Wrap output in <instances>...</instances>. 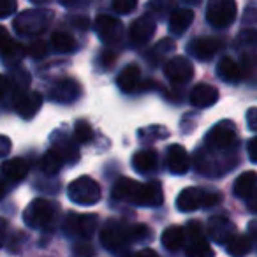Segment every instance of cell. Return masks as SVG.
I'll return each mask as SVG.
<instances>
[{
    "label": "cell",
    "mask_w": 257,
    "mask_h": 257,
    "mask_svg": "<svg viewBox=\"0 0 257 257\" xmlns=\"http://www.w3.org/2000/svg\"><path fill=\"white\" fill-rule=\"evenodd\" d=\"M111 196L116 201H131L138 206L157 208L164 201V190L161 182L140 183L131 178H120L113 185Z\"/></svg>",
    "instance_id": "1"
},
{
    "label": "cell",
    "mask_w": 257,
    "mask_h": 257,
    "mask_svg": "<svg viewBox=\"0 0 257 257\" xmlns=\"http://www.w3.org/2000/svg\"><path fill=\"white\" fill-rule=\"evenodd\" d=\"M194 22V13L190 9H175L169 15V32L173 36H182Z\"/></svg>",
    "instance_id": "27"
},
{
    "label": "cell",
    "mask_w": 257,
    "mask_h": 257,
    "mask_svg": "<svg viewBox=\"0 0 257 257\" xmlns=\"http://www.w3.org/2000/svg\"><path fill=\"white\" fill-rule=\"evenodd\" d=\"M234 50L245 67H257V30H241L234 39Z\"/></svg>",
    "instance_id": "10"
},
{
    "label": "cell",
    "mask_w": 257,
    "mask_h": 257,
    "mask_svg": "<svg viewBox=\"0 0 257 257\" xmlns=\"http://www.w3.org/2000/svg\"><path fill=\"white\" fill-rule=\"evenodd\" d=\"M208 234L217 245H227L232 236L236 234V227L229 218L215 215L208 220Z\"/></svg>",
    "instance_id": "14"
},
{
    "label": "cell",
    "mask_w": 257,
    "mask_h": 257,
    "mask_svg": "<svg viewBox=\"0 0 257 257\" xmlns=\"http://www.w3.org/2000/svg\"><path fill=\"white\" fill-rule=\"evenodd\" d=\"M246 152H248V157L253 164H257V136L252 138L248 141V147H246Z\"/></svg>",
    "instance_id": "45"
},
{
    "label": "cell",
    "mask_w": 257,
    "mask_h": 257,
    "mask_svg": "<svg viewBox=\"0 0 257 257\" xmlns=\"http://www.w3.org/2000/svg\"><path fill=\"white\" fill-rule=\"evenodd\" d=\"M175 0H150L148 2V11L155 16H166L175 11Z\"/></svg>",
    "instance_id": "35"
},
{
    "label": "cell",
    "mask_w": 257,
    "mask_h": 257,
    "mask_svg": "<svg viewBox=\"0 0 257 257\" xmlns=\"http://www.w3.org/2000/svg\"><path fill=\"white\" fill-rule=\"evenodd\" d=\"M236 0H208L206 20L215 29H227L236 20Z\"/></svg>",
    "instance_id": "9"
},
{
    "label": "cell",
    "mask_w": 257,
    "mask_h": 257,
    "mask_svg": "<svg viewBox=\"0 0 257 257\" xmlns=\"http://www.w3.org/2000/svg\"><path fill=\"white\" fill-rule=\"evenodd\" d=\"M95 34L104 44H114L121 39V22L118 18L107 15H100L95 20Z\"/></svg>",
    "instance_id": "13"
},
{
    "label": "cell",
    "mask_w": 257,
    "mask_h": 257,
    "mask_svg": "<svg viewBox=\"0 0 257 257\" xmlns=\"http://www.w3.org/2000/svg\"><path fill=\"white\" fill-rule=\"evenodd\" d=\"M8 81H9V90L15 92V99H16L18 95H22L23 92L29 90L30 76H29V72L23 71V69L15 67V69H11V74H9Z\"/></svg>",
    "instance_id": "30"
},
{
    "label": "cell",
    "mask_w": 257,
    "mask_h": 257,
    "mask_svg": "<svg viewBox=\"0 0 257 257\" xmlns=\"http://www.w3.org/2000/svg\"><path fill=\"white\" fill-rule=\"evenodd\" d=\"M246 125L250 131H257V107H250L246 111Z\"/></svg>",
    "instance_id": "43"
},
{
    "label": "cell",
    "mask_w": 257,
    "mask_h": 257,
    "mask_svg": "<svg viewBox=\"0 0 257 257\" xmlns=\"http://www.w3.org/2000/svg\"><path fill=\"white\" fill-rule=\"evenodd\" d=\"M93 140V128L86 120H78L74 123V141L79 145H86Z\"/></svg>",
    "instance_id": "34"
},
{
    "label": "cell",
    "mask_w": 257,
    "mask_h": 257,
    "mask_svg": "<svg viewBox=\"0 0 257 257\" xmlns=\"http://www.w3.org/2000/svg\"><path fill=\"white\" fill-rule=\"evenodd\" d=\"M51 46L57 53H72L76 50V39L67 32H55L51 36Z\"/></svg>",
    "instance_id": "33"
},
{
    "label": "cell",
    "mask_w": 257,
    "mask_h": 257,
    "mask_svg": "<svg viewBox=\"0 0 257 257\" xmlns=\"http://www.w3.org/2000/svg\"><path fill=\"white\" fill-rule=\"evenodd\" d=\"M187 236H189L187 257H213V248L206 241V236L203 232V224L199 220L189 222Z\"/></svg>",
    "instance_id": "11"
},
{
    "label": "cell",
    "mask_w": 257,
    "mask_h": 257,
    "mask_svg": "<svg viewBox=\"0 0 257 257\" xmlns=\"http://www.w3.org/2000/svg\"><path fill=\"white\" fill-rule=\"evenodd\" d=\"M155 30H157V23L152 18V15L140 16L131 27V39L134 44H145L154 37Z\"/></svg>",
    "instance_id": "19"
},
{
    "label": "cell",
    "mask_w": 257,
    "mask_h": 257,
    "mask_svg": "<svg viewBox=\"0 0 257 257\" xmlns=\"http://www.w3.org/2000/svg\"><path fill=\"white\" fill-rule=\"evenodd\" d=\"M182 2H185V4H189V6H197V4H201L203 0H182Z\"/></svg>",
    "instance_id": "56"
},
{
    "label": "cell",
    "mask_w": 257,
    "mask_h": 257,
    "mask_svg": "<svg viewBox=\"0 0 257 257\" xmlns=\"http://www.w3.org/2000/svg\"><path fill=\"white\" fill-rule=\"evenodd\" d=\"M51 143H53V147H51V148L60 154V157L64 159L65 164L72 166V164H76V162L79 161L78 147H76L74 140H71V138H69L65 133L57 131V133L51 136Z\"/></svg>",
    "instance_id": "18"
},
{
    "label": "cell",
    "mask_w": 257,
    "mask_h": 257,
    "mask_svg": "<svg viewBox=\"0 0 257 257\" xmlns=\"http://www.w3.org/2000/svg\"><path fill=\"white\" fill-rule=\"evenodd\" d=\"M8 227H9V222L6 218H0V246L4 245L6 241V236H8Z\"/></svg>",
    "instance_id": "47"
},
{
    "label": "cell",
    "mask_w": 257,
    "mask_h": 257,
    "mask_svg": "<svg viewBox=\"0 0 257 257\" xmlns=\"http://www.w3.org/2000/svg\"><path fill=\"white\" fill-rule=\"evenodd\" d=\"M246 206H248L250 211H253V213H257V196L252 197V199L246 201Z\"/></svg>",
    "instance_id": "53"
},
{
    "label": "cell",
    "mask_w": 257,
    "mask_h": 257,
    "mask_svg": "<svg viewBox=\"0 0 257 257\" xmlns=\"http://www.w3.org/2000/svg\"><path fill=\"white\" fill-rule=\"evenodd\" d=\"M225 250L232 257H245L252 250V239L245 234H234L231 241L225 245Z\"/></svg>",
    "instance_id": "32"
},
{
    "label": "cell",
    "mask_w": 257,
    "mask_h": 257,
    "mask_svg": "<svg viewBox=\"0 0 257 257\" xmlns=\"http://www.w3.org/2000/svg\"><path fill=\"white\" fill-rule=\"evenodd\" d=\"M248 231H250V234L253 236V238L257 239V220H252L248 224Z\"/></svg>",
    "instance_id": "54"
},
{
    "label": "cell",
    "mask_w": 257,
    "mask_h": 257,
    "mask_svg": "<svg viewBox=\"0 0 257 257\" xmlns=\"http://www.w3.org/2000/svg\"><path fill=\"white\" fill-rule=\"evenodd\" d=\"M189 99L192 102V106L199 107V109L211 107L218 99V90L215 86L208 85V83H199V85H196L190 90Z\"/></svg>",
    "instance_id": "20"
},
{
    "label": "cell",
    "mask_w": 257,
    "mask_h": 257,
    "mask_svg": "<svg viewBox=\"0 0 257 257\" xmlns=\"http://www.w3.org/2000/svg\"><path fill=\"white\" fill-rule=\"evenodd\" d=\"M8 92H9V81H8L6 76L0 74V100L8 95Z\"/></svg>",
    "instance_id": "48"
},
{
    "label": "cell",
    "mask_w": 257,
    "mask_h": 257,
    "mask_svg": "<svg viewBox=\"0 0 257 257\" xmlns=\"http://www.w3.org/2000/svg\"><path fill=\"white\" fill-rule=\"evenodd\" d=\"M159 164V154L152 148L148 150H140L134 154L133 157V168L136 169L140 175H147L152 173Z\"/></svg>",
    "instance_id": "25"
},
{
    "label": "cell",
    "mask_w": 257,
    "mask_h": 257,
    "mask_svg": "<svg viewBox=\"0 0 257 257\" xmlns=\"http://www.w3.org/2000/svg\"><path fill=\"white\" fill-rule=\"evenodd\" d=\"M51 20H53V11L50 9H29L16 16L13 27L18 36L36 37L51 25Z\"/></svg>",
    "instance_id": "2"
},
{
    "label": "cell",
    "mask_w": 257,
    "mask_h": 257,
    "mask_svg": "<svg viewBox=\"0 0 257 257\" xmlns=\"http://www.w3.org/2000/svg\"><path fill=\"white\" fill-rule=\"evenodd\" d=\"M72 253H74V257H93L95 252H93L92 245L86 239H79L72 246Z\"/></svg>",
    "instance_id": "38"
},
{
    "label": "cell",
    "mask_w": 257,
    "mask_h": 257,
    "mask_svg": "<svg viewBox=\"0 0 257 257\" xmlns=\"http://www.w3.org/2000/svg\"><path fill=\"white\" fill-rule=\"evenodd\" d=\"M140 138L147 141H152V140H157V138H168V131L164 127H148V128H143L140 131Z\"/></svg>",
    "instance_id": "39"
},
{
    "label": "cell",
    "mask_w": 257,
    "mask_h": 257,
    "mask_svg": "<svg viewBox=\"0 0 257 257\" xmlns=\"http://www.w3.org/2000/svg\"><path fill=\"white\" fill-rule=\"evenodd\" d=\"M164 74L173 85H185L192 79L194 65L185 57H173L164 65Z\"/></svg>",
    "instance_id": "12"
},
{
    "label": "cell",
    "mask_w": 257,
    "mask_h": 257,
    "mask_svg": "<svg viewBox=\"0 0 257 257\" xmlns=\"http://www.w3.org/2000/svg\"><path fill=\"white\" fill-rule=\"evenodd\" d=\"M27 50L22 46L20 43H16V41H11V43L8 44V48H6L2 53H0V57H2V64L6 65V67H18L20 62L23 60V57H25Z\"/></svg>",
    "instance_id": "29"
},
{
    "label": "cell",
    "mask_w": 257,
    "mask_h": 257,
    "mask_svg": "<svg viewBox=\"0 0 257 257\" xmlns=\"http://www.w3.org/2000/svg\"><path fill=\"white\" fill-rule=\"evenodd\" d=\"M29 162L25 161V159H9V161H6L4 164H2V173H4V176L9 180V182L13 183H18L22 182V180L27 178V175H29Z\"/></svg>",
    "instance_id": "26"
},
{
    "label": "cell",
    "mask_w": 257,
    "mask_h": 257,
    "mask_svg": "<svg viewBox=\"0 0 257 257\" xmlns=\"http://www.w3.org/2000/svg\"><path fill=\"white\" fill-rule=\"evenodd\" d=\"M152 238V231L143 224H138V225H131V241L138 243V241H143V239H150Z\"/></svg>",
    "instance_id": "37"
},
{
    "label": "cell",
    "mask_w": 257,
    "mask_h": 257,
    "mask_svg": "<svg viewBox=\"0 0 257 257\" xmlns=\"http://www.w3.org/2000/svg\"><path fill=\"white\" fill-rule=\"evenodd\" d=\"M217 74L225 83H239L243 78L241 65L236 60H232L231 57L220 58V62L217 64Z\"/></svg>",
    "instance_id": "24"
},
{
    "label": "cell",
    "mask_w": 257,
    "mask_h": 257,
    "mask_svg": "<svg viewBox=\"0 0 257 257\" xmlns=\"http://www.w3.org/2000/svg\"><path fill=\"white\" fill-rule=\"evenodd\" d=\"M100 243L109 252H120L131 243V225H125L120 220H107L100 231Z\"/></svg>",
    "instance_id": "8"
},
{
    "label": "cell",
    "mask_w": 257,
    "mask_h": 257,
    "mask_svg": "<svg viewBox=\"0 0 257 257\" xmlns=\"http://www.w3.org/2000/svg\"><path fill=\"white\" fill-rule=\"evenodd\" d=\"M11 36H9V32L4 29V27H0V53L8 48V44L11 43Z\"/></svg>",
    "instance_id": "46"
},
{
    "label": "cell",
    "mask_w": 257,
    "mask_h": 257,
    "mask_svg": "<svg viewBox=\"0 0 257 257\" xmlns=\"http://www.w3.org/2000/svg\"><path fill=\"white\" fill-rule=\"evenodd\" d=\"M9 152H11V140L4 134H0V159L8 157Z\"/></svg>",
    "instance_id": "42"
},
{
    "label": "cell",
    "mask_w": 257,
    "mask_h": 257,
    "mask_svg": "<svg viewBox=\"0 0 257 257\" xmlns=\"http://www.w3.org/2000/svg\"><path fill=\"white\" fill-rule=\"evenodd\" d=\"M81 97V86L78 81L71 78L60 79L55 83V86L50 90V99L58 104H71Z\"/></svg>",
    "instance_id": "15"
},
{
    "label": "cell",
    "mask_w": 257,
    "mask_h": 257,
    "mask_svg": "<svg viewBox=\"0 0 257 257\" xmlns=\"http://www.w3.org/2000/svg\"><path fill=\"white\" fill-rule=\"evenodd\" d=\"M128 257H159V253L155 252L154 248H143V250H140V252H134L133 255H128Z\"/></svg>",
    "instance_id": "49"
},
{
    "label": "cell",
    "mask_w": 257,
    "mask_h": 257,
    "mask_svg": "<svg viewBox=\"0 0 257 257\" xmlns=\"http://www.w3.org/2000/svg\"><path fill=\"white\" fill-rule=\"evenodd\" d=\"M16 0H0V18H9L16 13Z\"/></svg>",
    "instance_id": "41"
},
{
    "label": "cell",
    "mask_w": 257,
    "mask_h": 257,
    "mask_svg": "<svg viewBox=\"0 0 257 257\" xmlns=\"http://www.w3.org/2000/svg\"><path fill=\"white\" fill-rule=\"evenodd\" d=\"M30 2H34V4H46L50 0H30Z\"/></svg>",
    "instance_id": "57"
},
{
    "label": "cell",
    "mask_w": 257,
    "mask_h": 257,
    "mask_svg": "<svg viewBox=\"0 0 257 257\" xmlns=\"http://www.w3.org/2000/svg\"><path fill=\"white\" fill-rule=\"evenodd\" d=\"M67 196L79 206H92L100 201V187L90 176H79L69 185Z\"/></svg>",
    "instance_id": "5"
},
{
    "label": "cell",
    "mask_w": 257,
    "mask_h": 257,
    "mask_svg": "<svg viewBox=\"0 0 257 257\" xmlns=\"http://www.w3.org/2000/svg\"><path fill=\"white\" fill-rule=\"evenodd\" d=\"M97 227H99V217L93 213H86V215L69 213L64 222L65 234L78 239H90L95 234Z\"/></svg>",
    "instance_id": "7"
},
{
    "label": "cell",
    "mask_w": 257,
    "mask_h": 257,
    "mask_svg": "<svg viewBox=\"0 0 257 257\" xmlns=\"http://www.w3.org/2000/svg\"><path fill=\"white\" fill-rule=\"evenodd\" d=\"M222 48V41L215 37H197L187 46V51L192 58H197L201 62H206L217 55V51Z\"/></svg>",
    "instance_id": "16"
},
{
    "label": "cell",
    "mask_w": 257,
    "mask_h": 257,
    "mask_svg": "<svg viewBox=\"0 0 257 257\" xmlns=\"http://www.w3.org/2000/svg\"><path fill=\"white\" fill-rule=\"evenodd\" d=\"M138 6V0H113V9L118 15H128Z\"/></svg>",
    "instance_id": "40"
},
{
    "label": "cell",
    "mask_w": 257,
    "mask_h": 257,
    "mask_svg": "<svg viewBox=\"0 0 257 257\" xmlns=\"http://www.w3.org/2000/svg\"><path fill=\"white\" fill-rule=\"evenodd\" d=\"M185 243V231L180 225H171L162 232V245L169 252H176Z\"/></svg>",
    "instance_id": "28"
},
{
    "label": "cell",
    "mask_w": 257,
    "mask_h": 257,
    "mask_svg": "<svg viewBox=\"0 0 257 257\" xmlns=\"http://www.w3.org/2000/svg\"><path fill=\"white\" fill-rule=\"evenodd\" d=\"M64 159L60 157V154H58L57 150H53V148H50V150L46 152V154L41 157V171L44 173V175L48 176H53L57 175L58 171L62 169V166H64Z\"/></svg>",
    "instance_id": "31"
},
{
    "label": "cell",
    "mask_w": 257,
    "mask_h": 257,
    "mask_svg": "<svg viewBox=\"0 0 257 257\" xmlns=\"http://www.w3.org/2000/svg\"><path fill=\"white\" fill-rule=\"evenodd\" d=\"M168 168L173 175H185L190 168V157L182 145H171L168 148Z\"/></svg>",
    "instance_id": "21"
},
{
    "label": "cell",
    "mask_w": 257,
    "mask_h": 257,
    "mask_svg": "<svg viewBox=\"0 0 257 257\" xmlns=\"http://www.w3.org/2000/svg\"><path fill=\"white\" fill-rule=\"evenodd\" d=\"M222 196L218 192H208L199 187H189L183 189L176 197V208L183 213L196 211L199 208H211L217 203H220Z\"/></svg>",
    "instance_id": "4"
},
{
    "label": "cell",
    "mask_w": 257,
    "mask_h": 257,
    "mask_svg": "<svg viewBox=\"0 0 257 257\" xmlns=\"http://www.w3.org/2000/svg\"><path fill=\"white\" fill-rule=\"evenodd\" d=\"M48 51H50V46H48V43H44V41H34V43L27 48V53L32 58H36V60L44 58L48 55Z\"/></svg>",
    "instance_id": "36"
},
{
    "label": "cell",
    "mask_w": 257,
    "mask_h": 257,
    "mask_svg": "<svg viewBox=\"0 0 257 257\" xmlns=\"http://www.w3.org/2000/svg\"><path fill=\"white\" fill-rule=\"evenodd\" d=\"M4 196H6V183H4V180L0 178V201L4 199Z\"/></svg>",
    "instance_id": "55"
},
{
    "label": "cell",
    "mask_w": 257,
    "mask_h": 257,
    "mask_svg": "<svg viewBox=\"0 0 257 257\" xmlns=\"http://www.w3.org/2000/svg\"><path fill=\"white\" fill-rule=\"evenodd\" d=\"M23 220L32 229H53L57 222V206L48 199H34L27 206Z\"/></svg>",
    "instance_id": "3"
},
{
    "label": "cell",
    "mask_w": 257,
    "mask_h": 257,
    "mask_svg": "<svg viewBox=\"0 0 257 257\" xmlns=\"http://www.w3.org/2000/svg\"><path fill=\"white\" fill-rule=\"evenodd\" d=\"M114 64V53L113 51H106L102 53V65L104 67H111Z\"/></svg>",
    "instance_id": "51"
},
{
    "label": "cell",
    "mask_w": 257,
    "mask_h": 257,
    "mask_svg": "<svg viewBox=\"0 0 257 257\" xmlns=\"http://www.w3.org/2000/svg\"><path fill=\"white\" fill-rule=\"evenodd\" d=\"M43 107V95L39 92H23L15 99V109L23 120H32Z\"/></svg>",
    "instance_id": "17"
},
{
    "label": "cell",
    "mask_w": 257,
    "mask_h": 257,
    "mask_svg": "<svg viewBox=\"0 0 257 257\" xmlns=\"http://www.w3.org/2000/svg\"><path fill=\"white\" fill-rule=\"evenodd\" d=\"M83 2L85 0H60V4L67 9H76V8H81Z\"/></svg>",
    "instance_id": "50"
},
{
    "label": "cell",
    "mask_w": 257,
    "mask_h": 257,
    "mask_svg": "<svg viewBox=\"0 0 257 257\" xmlns=\"http://www.w3.org/2000/svg\"><path fill=\"white\" fill-rule=\"evenodd\" d=\"M236 140H238V134H236L234 121L222 120L208 131L206 138H204V143H206V147L210 148V150L224 152L234 147Z\"/></svg>",
    "instance_id": "6"
},
{
    "label": "cell",
    "mask_w": 257,
    "mask_h": 257,
    "mask_svg": "<svg viewBox=\"0 0 257 257\" xmlns=\"http://www.w3.org/2000/svg\"><path fill=\"white\" fill-rule=\"evenodd\" d=\"M71 23L74 27H79L81 30H86V27H88V22H86L85 18H72L71 20Z\"/></svg>",
    "instance_id": "52"
},
{
    "label": "cell",
    "mask_w": 257,
    "mask_h": 257,
    "mask_svg": "<svg viewBox=\"0 0 257 257\" xmlns=\"http://www.w3.org/2000/svg\"><path fill=\"white\" fill-rule=\"evenodd\" d=\"M116 83L123 93H133L141 83V69L134 64L123 67L120 71V74H118Z\"/></svg>",
    "instance_id": "23"
},
{
    "label": "cell",
    "mask_w": 257,
    "mask_h": 257,
    "mask_svg": "<svg viewBox=\"0 0 257 257\" xmlns=\"http://www.w3.org/2000/svg\"><path fill=\"white\" fill-rule=\"evenodd\" d=\"M173 50H175V43H173L171 39H162L161 43L155 46V51H159L161 55L169 53V51H173Z\"/></svg>",
    "instance_id": "44"
},
{
    "label": "cell",
    "mask_w": 257,
    "mask_h": 257,
    "mask_svg": "<svg viewBox=\"0 0 257 257\" xmlns=\"http://www.w3.org/2000/svg\"><path fill=\"white\" fill-rule=\"evenodd\" d=\"M232 192L236 197L243 201H248L252 197L257 196V173L253 171H246L243 175H239L234 182L232 187Z\"/></svg>",
    "instance_id": "22"
}]
</instances>
